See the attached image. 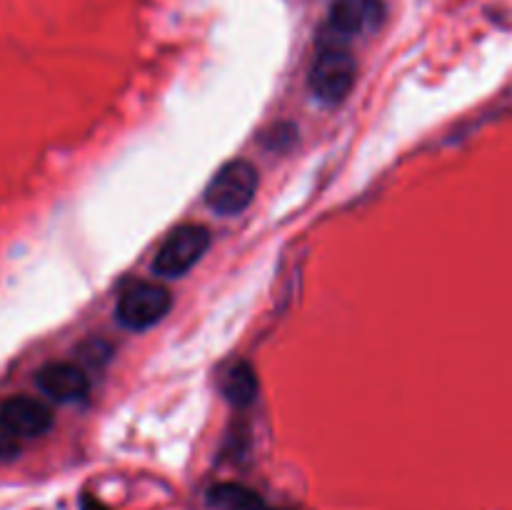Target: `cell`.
<instances>
[{
  "mask_svg": "<svg viewBox=\"0 0 512 510\" xmlns=\"http://www.w3.org/2000/svg\"><path fill=\"white\" fill-rule=\"evenodd\" d=\"M220 390H223V395L228 398V403L245 408V405H250L258 398V375H255V370L250 368L248 363H235L233 368L225 373Z\"/></svg>",
  "mask_w": 512,
  "mask_h": 510,
  "instance_id": "cell-9",
  "label": "cell"
},
{
  "mask_svg": "<svg viewBox=\"0 0 512 510\" xmlns=\"http://www.w3.org/2000/svg\"><path fill=\"white\" fill-rule=\"evenodd\" d=\"M355 73H358V65H355V58L348 48L335 43L323 45L315 55L313 65H310V93L325 105L343 103L353 90Z\"/></svg>",
  "mask_w": 512,
  "mask_h": 510,
  "instance_id": "cell-1",
  "label": "cell"
},
{
  "mask_svg": "<svg viewBox=\"0 0 512 510\" xmlns=\"http://www.w3.org/2000/svg\"><path fill=\"white\" fill-rule=\"evenodd\" d=\"M170 305H173V298L163 285L150 283V280H135L120 293L115 315L125 328L145 330L160 323L168 315Z\"/></svg>",
  "mask_w": 512,
  "mask_h": 510,
  "instance_id": "cell-3",
  "label": "cell"
},
{
  "mask_svg": "<svg viewBox=\"0 0 512 510\" xmlns=\"http://www.w3.org/2000/svg\"><path fill=\"white\" fill-rule=\"evenodd\" d=\"M385 20L383 0H333L328 13V25L335 35L373 33Z\"/></svg>",
  "mask_w": 512,
  "mask_h": 510,
  "instance_id": "cell-6",
  "label": "cell"
},
{
  "mask_svg": "<svg viewBox=\"0 0 512 510\" xmlns=\"http://www.w3.org/2000/svg\"><path fill=\"white\" fill-rule=\"evenodd\" d=\"M268 510H273V508H268Z\"/></svg>",
  "mask_w": 512,
  "mask_h": 510,
  "instance_id": "cell-11",
  "label": "cell"
},
{
  "mask_svg": "<svg viewBox=\"0 0 512 510\" xmlns=\"http://www.w3.org/2000/svg\"><path fill=\"white\" fill-rule=\"evenodd\" d=\"M208 503L215 510H268V503L255 490L240 483H218L208 490Z\"/></svg>",
  "mask_w": 512,
  "mask_h": 510,
  "instance_id": "cell-8",
  "label": "cell"
},
{
  "mask_svg": "<svg viewBox=\"0 0 512 510\" xmlns=\"http://www.w3.org/2000/svg\"><path fill=\"white\" fill-rule=\"evenodd\" d=\"M255 190H258V170L248 160H230L205 188V203L218 215H238L253 203Z\"/></svg>",
  "mask_w": 512,
  "mask_h": 510,
  "instance_id": "cell-2",
  "label": "cell"
},
{
  "mask_svg": "<svg viewBox=\"0 0 512 510\" xmlns=\"http://www.w3.org/2000/svg\"><path fill=\"white\" fill-rule=\"evenodd\" d=\"M210 248V233L203 225H180L165 238L155 255L153 270L163 278H180L188 273Z\"/></svg>",
  "mask_w": 512,
  "mask_h": 510,
  "instance_id": "cell-4",
  "label": "cell"
},
{
  "mask_svg": "<svg viewBox=\"0 0 512 510\" xmlns=\"http://www.w3.org/2000/svg\"><path fill=\"white\" fill-rule=\"evenodd\" d=\"M53 428V413L33 395H10L0 403V430L8 438H38Z\"/></svg>",
  "mask_w": 512,
  "mask_h": 510,
  "instance_id": "cell-5",
  "label": "cell"
},
{
  "mask_svg": "<svg viewBox=\"0 0 512 510\" xmlns=\"http://www.w3.org/2000/svg\"><path fill=\"white\" fill-rule=\"evenodd\" d=\"M83 510H110V508L105 503H100L98 498H93V495H85V498H83Z\"/></svg>",
  "mask_w": 512,
  "mask_h": 510,
  "instance_id": "cell-10",
  "label": "cell"
},
{
  "mask_svg": "<svg viewBox=\"0 0 512 510\" xmlns=\"http://www.w3.org/2000/svg\"><path fill=\"white\" fill-rule=\"evenodd\" d=\"M40 393L55 403H75L83 400L90 390V380L75 363H48L35 375Z\"/></svg>",
  "mask_w": 512,
  "mask_h": 510,
  "instance_id": "cell-7",
  "label": "cell"
}]
</instances>
